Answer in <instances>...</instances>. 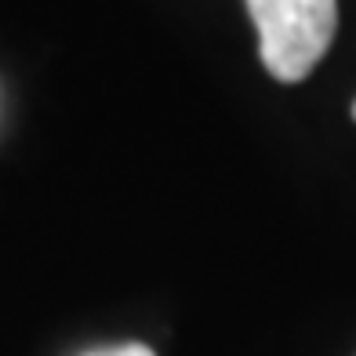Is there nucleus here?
Returning a JSON list of instances; mask_svg holds the SVG:
<instances>
[{"label":"nucleus","mask_w":356,"mask_h":356,"mask_svg":"<svg viewBox=\"0 0 356 356\" xmlns=\"http://www.w3.org/2000/svg\"><path fill=\"white\" fill-rule=\"evenodd\" d=\"M258 29V55L273 80L298 84L327 55L338 0H244Z\"/></svg>","instance_id":"f257e3e1"},{"label":"nucleus","mask_w":356,"mask_h":356,"mask_svg":"<svg viewBox=\"0 0 356 356\" xmlns=\"http://www.w3.org/2000/svg\"><path fill=\"white\" fill-rule=\"evenodd\" d=\"M80 356H156L149 346L142 342H120V346H99V349H88Z\"/></svg>","instance_id":"f03ea898"},{"label":"nucleus","mask_w":356,"mask_h":356,"mask_svg":"<svg viewBox=\"0 0 356 356\" xmlns=\"http://www.w3.org/2000/svg\"><path fill=\"white\" fill-rule=\"evenodd\" d=\"M353 120H356V102H353Z\"/></svg>","instance_id":"7ed1b4c3"}]
</instances>
